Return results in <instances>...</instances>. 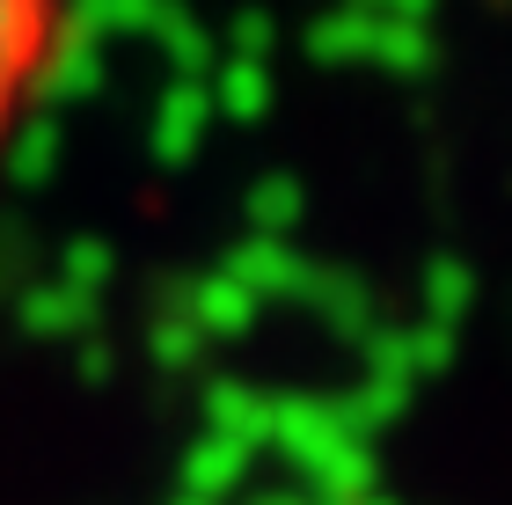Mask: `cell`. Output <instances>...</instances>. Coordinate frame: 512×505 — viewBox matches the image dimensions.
Instances as JSON below:
<instances>
[{"label": "cell", "mask_w": 512, "mask_h": 505, "mask_svg": "<svg viewBox=\"0 0 512 505\" xmlns=\"http://www.w3.org/2000/svg\"><path fill=\"white\" fill-rule=\"evenodd\" d=\"M59 30H66V0H0V154L52 74Z\"/></svg>", "instance_id": "obj_1"}]
</instances>
